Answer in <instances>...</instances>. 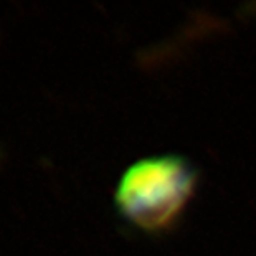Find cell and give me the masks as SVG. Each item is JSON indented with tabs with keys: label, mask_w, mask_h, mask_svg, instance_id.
<instances>
[{
	"label": "cell",
	"mask_w": 256,
	"mask_h": 256,
	"mask_svg": "<svg viewBox=\"0 0 256 256\" xmlns=\"http://www.w3.org/2000/svg\"><path fill=\"white\" fill-rule=\"evenodd\" d=\"M197 184L198 174L185 157H147L126 168L114 198L130 225L160 235L180 222Z\"/></svg>",
	"instance_id": "cell-1"
}]
</instances>
